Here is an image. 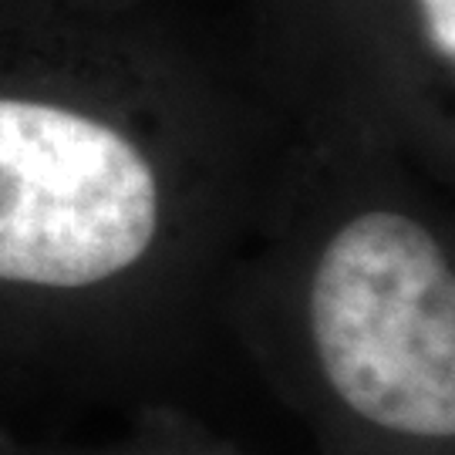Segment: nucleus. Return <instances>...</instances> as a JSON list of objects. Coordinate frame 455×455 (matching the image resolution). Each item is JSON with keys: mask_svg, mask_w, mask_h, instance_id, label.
<instances>
[{"mask_svg": "<svg viewBox=\"0 0 455 455\" xmlns=\"http://www.w3.org/2000/svg\"><path fill=\"white\" fill-rule=\"evenodd\" d=\"M310 334L327 385L398 435L455 432V280L435 236L374 210L327 240L310 280Z\"/></svg>", "mask_w": 455, "mask_h": 455, "instance_id": "1", "label": "nucleus"}, {"mask_svg": "<svg viewBox=\"0 0 455 455\" xmlns=\"http://www.w3.org/2000/svg\"><path fill=\"white\" fill-rule=\"evenodd\" d=\"M159 227L148 159L95 115L0 95V280L88 287L146 257Z\"/></svg>", "mask_w": 455, "mask_h": 455, "instance_id": "2", "label": "nucleus"}, {"mask_svg": "<svg viewBox=\"0 0 455 455\" xmlns=\"http://www.w3.org/2000/svg\"><path fill=\"white\" fill-rule=\"evenodd\" d=\"M419 4V20L432 54L452 65L455 61V0H415Z\"/></svg>", "mask_w": 455, "mask_h": 455, "instance_id": "3", "label": "nucleus"}]
</instances>
